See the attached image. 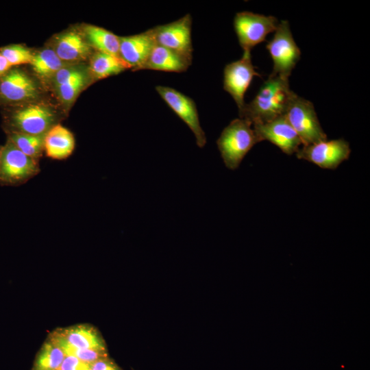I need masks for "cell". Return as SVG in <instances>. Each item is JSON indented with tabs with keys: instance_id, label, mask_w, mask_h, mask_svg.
<instances>
[{
	"instance_id": "cell-1",
	"label": "cell",
	"mask_w": 370,
	"mask_h": 370,
	"mask_svg": "<svg viewBox=\"0 0 370 370\" xmlns=\"http://www.w3.org/2000/svg\"><path fill=\"white\" fill-rule=\"evenodd\" d=\"M296 95L290 88L288 78L270 75L255 97L238 111L239 118L251 125L272 121L285 114Z\"/></svg>"
},
{
	"instance_id": "cell-2",
	"label": "cell",
	"mask_w": 370,
	"mask_h": 370,
	"mask_svg": "<svg viewBox=\"0 0 370 370\" xmlns=\"http://www.w3.org/2000/svg\"><path fill=\"white\" fill-rule=\"evenodd\" d=\"M258 143L252 125L241 118L232 121L217 140L223 162L231 170L238 168L247 153Z\"/></svg>"
},
{
	"instance_id": "cell-3",
	"label": "cell",
	"mask_w": 370,
	"mask_h": 370,
	"mask_svg": "<svg viewBox=\"0 0 370 370\" xmlns=\"http://www.w3.org/2000/svg\"><path fill=\"white\" fill-rule=\"evenodd\" d=\"M56 113L43 103H31L11 110L5 117L6 132L43 136L58 124Z\"/></svg>"
},
{
	"instance_id": "cell-4",
	"label": "cell",
	"mask_w": 370,
	"mask_h": 370,
	"mask_svg": "<svg viewBox=\"0 0 370 370\" xmlns=\"http://www.w3.org/2000/svg\"><path fill=\"white\" fill-rule=\"evenodd\" d=\"M40 171L39 160L23 153L10 140L3 145L0 160V185L25 184Z\"/></svg>"
},
{
	"instance_id": "cell-5",
	"label": "cell",
	"mask_w": 370,
	"mask_h": 370,
	"mask_svg": "<svg viewBox=\"0 0 370 370\" xmlns=\"http://www.w3.org/2000/svg\"><path fill=\"white\" fill-rule=\"evenodd\" d=\"M299 136L302 146L327 140L313 103L297 95L292 99L284 114Z\"/></svg>"
},
{
	"instance_id": "cell-6",
	"label": "cell",
	"mask_w": 370,
	"mask_h": 370,
	"mask_svg": "<svg viewBox=\"0 0 370 370\" xmlns=\"http://www.w3.org/2000/svg\"><path fill=\"white\" fill-rule=\"evenodd\" d=\"M266 48L273 60L272 75L289 78L300 59L301 51L293 38L288 21H281Z\"/></svg>"
},
{
	"instance_id": "cell-7",
	"label": "cell",
	"mask_w": 370,
	"mask_h": 370,
	"mask_svg": "<svg viewBox=\"0 0 370 370\" xmlns=\"http://www.w3.org/2000/svg\"><path fill=\"white\" fill-rule=\"evenodd\" d=\"M273 16H265L248 11L238 12L234 18V27L240 46L250 51L265 40L267 36L275 32L278 25Z\"/></svg>"
},
{
	"instance_id": "cell-8",
	"label": "cell",
	"mask_w": 370,
	"mask_h": 370,
	"mask_svg": "<svg viewBox=\"0 0 370 370\" xmlns=\"http://www.w3.org/2000/svg\"><path fill=\"white\" fill-rule=\"evenodd\" d=\"M350 153L349 143L339 138L302 146L295 153L298 159L313 163L321 169H336L349 158Z\"/></svg>"
},
{
	"instance_id": "cell-9",
	"label": "cell",
	"mask_w": 370,
	"mask_h": 370,
	"mask_svg": "<svg viewBox=\"0 0 370 370\" xmlns=\"http://www.w3.org/2000/svg\"><path fill=\"white\" fill-rule=\"evenodd\" d=\"M191 25V16L187 14L175 21L153 27L156 44L192 62Z\"/></svg>"
},
{
	"instance_id": "cell-10",
	"label": "cell",
	"mask_w": 370,
	"mask_h": 370,
	"mask_svg": "<svg viewBox=\"0 0 370 370\" xmlns=\"http://www.w3.org/2000/svg\"><path fill=\"white\" fill-rule=\"evenodd\" d=\"M254 76L260 75L255 70L250 51H243L239 60L227 64L223 71V89L227 92L236 102L238 111L245 104V94Z\"/></svg>"
},
{
	"instance_id": "cell-11",
	"label": "cell",
	"mask_w": 370,
	"mask_h": 370,
	"mask_svg": "<svg viewBox=\"0 0 370 370\" xmlns=\"http://www.w3.org/2000/svg\"><path fill=\"white\" fill-rule=\"evenodd\" d=\"M156 90L166 103L193 132L197 146L200 148L204 147L206 143V136L201 127L195 101L171 87L157 86Z\"/></svg>"
},
{
	"instance_id": "cell-12",
	"label": "cell",
	"mask_w": 370,
	"mask_h": 370,
	"mask_svg": "<svg viewBox=\"0 0 370 370\" xmlns=\"http://www.w3.org/2000/svg\"><path fill=\"white\" fill-rule=\"evenodd\" d=\"M258 142L267 140L287 154L296 153L302 143L285 115L264 123L252 125Z\"/></svg>"
},
{
	"instance_id": "cell-13",
	"label": "cell",
	"mask_w": 370,
	"mask_h": 370,
	"mask_svg": "<svg viewBox=\"0 0 370 370\" xmlns=\"http://www.w3.org/2000/svg\"><path fill=\"white\" fill-rule=\"evenodd\" d=\"M47 338L57 346L66 345L77 349L108 350L101 334L90 324L57 328L49 334Z\"/></svg>"
},
{
	"instance_id": "cell-14",
	"label": "cell",
	"mask_w": 370,
	"mask_h": 370,
	"mask_svg": "<svg viewBox=\"0 0 370 370\" xmlns=\"http://www.w3.org/2000/svg\"><path fill=\"white\" fill-rule=\"evenodd\" d=\"M39 91L36 82L24 71L13 68L0 77V99L9 104H17L37 97Z\"/></svg>"
},
{
	"instance_id": "cell-15",
	"label": "cell",
	"mask_w": 370,
	"mask_h": 370,
	"mask_svg": "<svg viewBox=\"0 0 370 370\" xmlns=\"http://www.w3.org/2000/svg\"><path fill=\"white\" fill-rule=\"evenodd\" d=\"M119 56L134 71L140 70L156 45L152 28L135 35L119 37Z\"/></svg>"
},
{
	"instance_id": "cell-16",
	"label": "cell",
	"mask_w": 370,
	"mask_h": 370,
	"mask_svg": "<svg viewBox=\"0 0 370 370\" xmlns=\"http://www.w3.org/2000/svg\"><path fill=\"white\" fill-rule=\"evenodd\" d=\"M90 73L81 66L67 65L53 77L60 100L69 106L74 101L80 91L88 84Z\"/></svg>"
},
{
	"instance_id": "cell-17",
	"label": "cell",
	"mask_w": 370,
	"mask_h": 370,
	"mask_svg": "<svg viewBox=\"0 0 370 370\" xmlns=\"http://www.w3.org/2000/svg\"><path fill=\"white\" fill-rule=\"evenodd\" d=\"M53 49L66 63L86 60L91 53V46L85 36L75 30L67 31L57 36Z\"/></svg>"
},
{
	"instance_id": "cell-18",
	"label": "cell",
	"mask_w": 370,
	"mask_h": 370,
	"mask_svg": "<svg viewBox=\"0 0 370 370\" xmlns=\"http://www.w3.org/2000/svg\"><path fill=\"white\" fill-rule=\"evenodd\" d=\"M75 140L73 133L66 127L58 123L45 135L44 151L53 160H62L73 152Z\"/></svg>"
},
{
	"instance_id": "cell-19",
	"label": "cell",
	"mask_w": 370,
	"mask_h": 370,
	"mask_svg": "<svg viewBox=\"0 0 370 370\" xmlns=\"http://www.w3.org/2000/svg\"><path fill=\"white\" fill-rule=\"evenodd\" d=\"M191 62L180 54L156 44L140 70L182 73L188 69Z\"/></svg>"
},
{
	"instance_id": "cell-20",
	"label": "cell",
	"mask_w": 370,
	"mask_h": 370,
	"mask_svg": "<svg viewBox=\"0 0 370 370\" xmlns=\"http://www.w3.org/2000/svg\"><path fill=\"white\" fill-rule=\"evenodd\" d=\"M130 69L131 66L119 56L97 51L91 58L90 74L94 79L99 80Z\"/></svg>"
},
{
	"instance_id": "cell-21",
	"label": "cell",
	"mask_w": 370,
	"mask_h": 370,
	"mask_svg": "<svg viewBox=\"0 0 370 370\" xmlns=\"http://www.w3.org/2000/svg\"><path fill=\"white\" fill-rule=\"evenodd\" d=\"M84 32L89 45L97 51L119 56V36L104 28L92 25H86Z\"/></svg>"
},
{
	"instance_id": "cell-22",
	"label": "cell",
	"mask_w": 370,
	"mask_h": 370,
	"mask_svg": "<svg viewBox=\"0 0 370 370\" xmlns=\"http://www.w3.org/2000/svg\"><path fill=\"white\" fill-rule=\"evenodd\" d=\"M31 64L35 73L42 78L53 77L60 69L69 65L63 62L53 49L49 48L34 54Z\"/></svg>"
},
{
	"instance_id": "cell-23",
	"label": "cell",
	"mask_w": 370,
	"mask_h": 370,
	"mask_svg": "<svg viewBox=\"0 0 370 370\" xmlns=\"http://www.w3.org/2000/svg\"><path fill=\"white\" fill-rule=\"evenodd\" d=\"M66 355L49 338L38 352L32 370H58Z\"/></svg>"
},
{
	"instance_id": "cell-24",
	"label": "cell",
	"mask_w": 370,
	"mask_h": 370,
	"mask_svg": "<svg viewBox=\"0 0 370 370\" xmlns=\"http://www.w3.org/2000/svg\"><path fill=\"white\" fill-rule=\"evenodd\" d=\"M6 134L8 139L25 155L38 160L42 157L45 135L35 136L16 132Z\"/></svg>"
},
{
	"instance_id": "cell-25",
	"label": "cell",
	"mask_w": 370,
	"mask_h": 370,
	"mask_svg": "<svg viewBox=\"0 0 370 370\" xmlns=\"http://www.w3.org/2000/svg\"><path fill=\"white\" fill-rule=\"evenodd\" d=\"M0 53L4 56L12 66L31 64L34 54L27 47L21 45H10L0 48Z\"/></svg>"
},
{
	"instance_id": "cell-26",
	"label": "cell",
	"mask_w": 370,
	"mask_h": 370,
	"mask_svg": "<svg viewBox=\"0 0 370 370\" xmlns=\"http://www.w3.org/2000/svg\"><path fill=\"white\" fill-rule=\"evenodd\" d=\"M58 347L64 352L66 356H74L88 364H91L99 359L108 356V350L77 349L66 345Z\"/></svg>"
},
{
	"instance_id": "cell-27",
	"label": "cell",
	"mask_w": 370,
	"mask_h": 370,
	"mask_svg": "<svg viewBox=\"0 0 370 370\" xmlns=\"http://www.w3.org/2000/svg\"><path fill=\"white\" fill-rule=\"evenodd\" d=\"M58 370H90V364L74 356H66Z\"/></svg>"
},
{
	"instance_id": "cell-28",
	"label": "cell",
	"mask_w": 370,
	"mask_h": 370,
	"mask_svg": "<svg viewBox=\"0 0 370 370\" xmlns=\"http://www.w3.org/2000/svg\"><path fill=\"white\" fill-rule=\"evenodd\" d=\"M90 370H122V369L108 356L90 364Z\"/></svg>"
},
{
	"instance_id": "cell-29",
	"label": "cell",
	"mask_w": 370,
	"mask_h": 370,
	"mask_svg": "<svg viewBox=\"0 0 370 370\" xmlns=\"http://www.w3.org/2000/svg\"><path fill=\"white\" fill-rule=\"evenodd\" d=\"M12 68L6 58L0 53V77Z\"/></svg>"
},
{
	"instance_id": "cell-30",
	"label": "cell",
	"mask_w": 370,
	"mask_h": 370,
	"mask_svg": "<svg viewBox=\"0 0 370 370\" xmlns=\"http://www.w3.org/2000/svg\"><path fill=\"white\" fill-rule=\"evenodd\" d=\"M2 149H3V146H1V145H0V160H1V152H2Z\"/></svg>"
}]
</instances>
